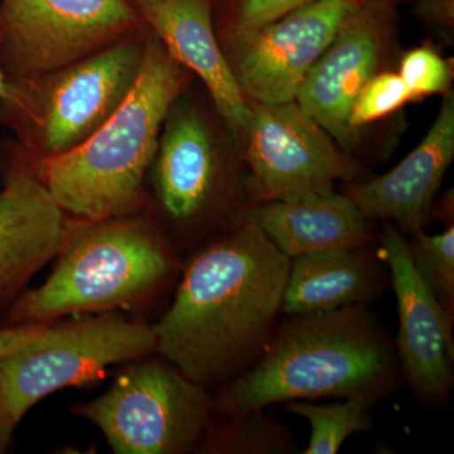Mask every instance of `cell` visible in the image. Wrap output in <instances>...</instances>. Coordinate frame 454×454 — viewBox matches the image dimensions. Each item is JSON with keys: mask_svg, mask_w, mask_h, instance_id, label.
<instances>
[{"mask_svg": "<svg viewBox=\"0 0 454 454\" xmlns=\"http://www.w3.org/2000/svg\"><path fill=\"white\" fill-rule=\"evenodd\" d=\"M291 260L245 219L206 241L152 325L155 355L207 389L249 370L276 331Z\"/></svg>", "mask_w": 454, "mask_h": 454, "instance_id": "1", "label": "cell"}, {"mask_svg": "<svg viewBox=\"0 0 454 454\" xmlns=\"http://www.w3.org/2000/svg\"><path fill=\"white\" fill-rule=\"evenodd\" d=\"M402 376L389 333L357 304L280 322L256 363L212 399L217 413L324 397L372 406L399 387Z\"/></svg>", "mask_w": 454, "mask_h": 454, "instance_id": "2", "label": "cell"}, {"mask_svg": "<svg viewBox=\"0 0 454 454\" xmlns=\"http://www.w3.org/2000/svg\"><path fill=\"white\" fill-rule=\"evenodd\" d=\"M186 86V68L157 37L146 38L136 85L121 106L82 145L27 163L57 205L77 220L145 214L152 206L145 177L167 116Z\"/></svg>", "mask_w": 454, "mask_h": 454, "instance_id": "3", "label": "cell"}, {"mask_svg": "<svg viewBox=\"0 0 454 454\" xmlns=\"http://www.w3.org/2000/svg\"><path fill=\"white\" fill-rule=\"evenodd\" d=\"M181 268L157 221L145 214L82 221L40 286L27 289L0 324L32 325L65 317L145 306Z\"/></svg>", "mask_w": 454, "mask_h": 454, "instance_id": "4", "label": "cell"}, {"mask_svg": "<svg viewBox=\"0 0 454 454\" xmlns=\"http://www.w3.org/2000/svg\"><path fill=\"white\" fill-rule=\"evenodd\" d=\"M145 47L136 33L55 73L9 82L0 121L20 140L18 153L35 162L82 145L129 95Z\"/></svg>", "mask_w": 454, "mask_h": 454, "instance_id": "5", "label": "cell"}, {"mask_svg": "<svg viewBox=\"0 0 454 454\" xmlns=\"http://www.w3.org/2000/svg\"><path fill=\"white\" fill-rule=\"evenodd\" d=\"M153 327L119 312L56 319L22 348L0 358V413L17 429L51 394L106 378L118 364L155 354Z\"/></svg>", "mask_w": 454, "mask_h": 454, "instance_id": "6", "label": "cell"}, {"mask_svg": "<svg viewBox=\"0 0 454 454\" xmlns=\"http://www.w3.org/2000/svg\"><path fill=\"white\" fill-rule=\"evenodd\" d=\"M106 437L114 453L195 452L215 413L207 387L158 355L137 358L97 399L70 408Z\"/></svg>", "mask_w": 454, "mask_h": 454, "instance_id": "7", "label": "cell"}, {"mask_svg": "<svg viewBox=\"0 0 454 454\" xmlns=\"http://www.w3.org/2000/svg\"><path fill=\"white\" fill-rule=\"evenodd\" d=\"M127 0H0V66L8 82L35 79L136 35Z\"/></svg>", "mask_w": 454, "mask_h": 454, "instance_id": "8", "label": "cell"}, {"mask_svg": "<svg viewBox=\"0 0 454 454\" xmlns=\"http://www.w3.org/2000/svg\"><path fill=\"white\" fill-rule=\"evenodd\" d=\"M152 173L154 200L175 232L170 244L176 252L205 244L235 210L241 193L247 197L192 107L170 110Z\"/></svg>", "mask_w": 454, "mask_h": 454, "instance_id": "9", "label": "cell"}, {"mask_svg": "<svg viewBox=\"0 0 454 454\" xmlns=\"http://www.w3.org/2000/svg\"><path fill=\"white\" fill-rule=\"evenodd\" d=\"M249 103L244 160L250 205L319 195L356 182L357 164L297 101Z\"/></svg>", "mask_w": 454, "mask_h": 454, "instance_id": "10", "label": "cell"}, {"mask_svg": "<svg viewBox=\"0 0 454 454\" xmlns=\"http://www.w3.org/2000/svg\"><path fill=\"white\" fill-rule=\"evenodd\" d=\"M363 0H316L230 35L227 57L247 101H294L301 83Z\"/></svg>", "mask_w": 454, "mask_h": 454, "instance_id": "11", "label": "cell"}, {"mask_svg": "<svg viewBox=\"0 0 454 454\" xmlns=\"http://www.w3.org/2000/svg\"><path fill=\"white\" fill-rule=\"evenodd\" d=\"M384 221L378 253L395 292L399 330L394 345L400 369L418 400L441 405L453 387V317L418 273L402 231Z\"/></svg>", "mask_w": 454, "mask_h": 454, "instance_id": "12", "label": "cell"}, {"mask_svg": "<svg viewBox=\"0 0 454 454\" xmlns=\"http://www.w3.org/2000/svg\"><path fill=\"white\" fill-rule=\"evenodd\" d=\"M394 0H363L317 59L298 91V106L348 152L349 125L361 90L379 73L393 42Z\"/></svg>", "mask_w": 454, "mask_h": 454, "instance_id": "13", "label": "cell"}, {"mask_svg": "<svg viewBox=\"0 0 454 454\" xmlns=\"http://www.w3.org/2000/svg\"><path fill=\"white\" fill-rule=\"evenodd\" d=\"M13 154L0 188V317L82 223L66 214L29 164Z\"/></svg>", "mask_w": 454, "mask_h": 454, "instance_id": "14", "label": "cell"}, {"mask_svg": "<svg viewBox=\"0 0 454 454\" xmlns=\"http://www.w3.org/2000/svg\"><path fill=\"white\" fill-rule=\"evenodd\" d=\"M454 158V95L444 94L432 128L395 168L369 181L348 182L343 193L364 216L387 220L404 232L422 230Z\"/></svg>", "mask_w": 454, "mask_h": 454, "instance_id": "15", "label": "cell"}, {"mask_svg": "<svg viewBox=\"0 0 454 454\" xmlns=\"http://www.w3.org/2000/svg\"><path fill=\"white\" fill-rule=\"evenodd\" d=\"M134 8L167 52L202 80L231 136L244 140L249 103L215 35L211 0H136Z\"/></svg>", "mask_w": 454, "mask_h": 454, "instance_id": "16", "label": "cell"}, {"mask_svg": "<svg viewBox=\"0 0 454 454\" xmlns=\"http://www.w3.org/2000/svg\"><path fill=\"white\" fill-rule=\"evenodd\" d=\"M244 219L258 227L289 259L372 244L373 220L345 193H319L250 205Z\"/></svg>", "mask_w": 454, "mask_h": 454, "instance_id": "17", "label": "cell"}, {"mask_svg": "<svg viewBox=\"0 0 454 454\" xmlns=\"http://www.w3.org/2000/svg\"><path fill=\"white\" fill-rule=\"evenodd\" d=\"M367 247L304 254L291 260L282 310L286 315L366 306L384 288L380 256Z\"/></svg>", "mask_w": 454, "mask_h": 454, "instance_id": "18", "label": "cell"}, {"mask_svg": "<svg viewBox=\"0 0 454 454\" xmlns=\"http://www.w3.org/2000/svg\"><path fill=\"white\" fill-rule=\"evenodd\" d=\"M291 430L267 409L212 415L195 452L206 454L293 453Z\"/></svg>", "mask_w": 454, "mask_h": 454, "instance_id": "19", "label": "cell"}, {"mask_svg": "<svg viewBox=\"0 0 454 454\" xmlns=\"http://www.w3.org/2000/svg\"><path fill=\"white\" fill-rule=\"evenodd\" d=\"M372 408L356 399H340L330 404L286 403V411L304 418L310 426L309 443L303 454H334L351 435L369 432L372 420Z\"/></svg>", "mask_w": 454, "mask_h": 454, "instance_id": "20", "label": "cell"}, {"mask_svg": "<svg viewBox=\"0 0 454 454\" xmlns=\"http://www.w3.org/2000/svg\"><path fill=\"white\" fill-rule=\"evenodd\" d=\"M411 262L418 273L428 284L443 309L454 313V227L442 234L428 235L424 229L411 232L406 240Z\"/></svg>", "mask_w": 454, "mask_h": 454, "instance_id": "21", "label": "cell"}, {"mask_svg": "<svg viewBox=\"0 0 454 454\" xmlns=\"http://www.w3.org/2000/svg\"><path fill=\"white\" fill-rule=\"evenodd\" d=\"M413 98L399 74L378 73L358 94L349 116V125L356 131L396 112Z\"/></svg>", "mask_w": 454, "mask_h": 454, "instance_id": "22", "label": "cell"}, {"mask_svg": "<svg viewBox=\"0 0 454 454\" xmlns=\"http://www.w3.org/2000/svg\"><path fill=\"white\" fill-rule=\"evenodd\" d=\"M399 76L414 97L450 92L452 71L446 59L429 47L406 52L400 62Z\"/></svg>", "mask_w": 454, "mask_h": 454, "instance_id": "23", "label": "cell"}, {"mask_svg": "<svg viewBox=\"0 0 454 454\" xmlns=\"http://www.w3.org/2000/svg\"><path fill=\"white\" fill-rule=\"evenodd\" d=\"M316 0H240L231 23V33L249 31Z\"/></svg>", "mask_w": 454, "mask_h": 454, "instance_id": "24", "label": "cell"}, {"mask_svg": "<svg viewBox=\"0 0 454 454\" xmlns=\"http://www.w3.org/2000/svg\"><path fill=\"white\" fill-rule=\"evenodd\" d=\"M51 322L18 325L0 324V358L37 339Z\"/></svg>", "mask_w": 454, "mask_h": 454, "instance_id": "25", "label": "cell"}, {"mask_svg": "<svg viewBox=\"0 0 454 454\" xmlns=\"http://www.w3.org/2000/svg\"><path fill=\"white\" fill-rule=\"evenodd\" d=\"M417 12L430 22L453 25V0H419Z\"/></svg>", "mask_w": 454, "mask_h": 454, "instance_id": "26", "label": "cell"}, {"mask_svg": "<svg viewBox=\"0 0 454 454\" xmlns=\"http://www.w3.org/2000/svg\"><path fill=\"white\" fill-rule=\"evenodd\" d=\"M14 430L16 429L9 426L2 413H0V454L9 452L11 448L13 447Z\"/></svg>", "mask_w": 454, "mask_h": 454, "instance_id": "27", "label": "cell"}, {"mask_svg": "<svg viewBox=\"0 0 454 454\" xmlns=\"http://www.w3.org/2000/svg\"><path fill=\"white\" fill-rule=\"evenodd\" d=\"M8 85V79L5 77L2 66H0V98H4V95L7 94Z\"/></svg>", "mask_w": 454, "mask_h": 454, "instance_id": "28", "label": "cell"}]
</instances>
